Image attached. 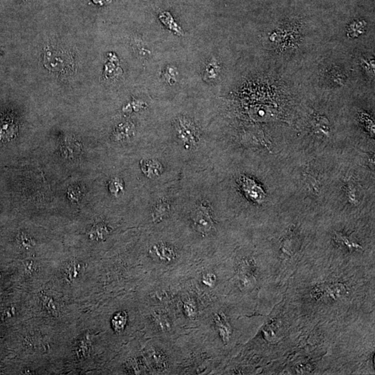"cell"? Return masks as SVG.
Returning a JSON list of instances; mask_svg holds the SVG:
<instances>
[{
  "mask_svg": "<svg viewBox=\"0 0 375 375\" xmlns=\"http://www.w3.org/2000/svg\"><path fill=\"white\" fill-rule=\"evenodd\" d=\"M216 326L219 329L220 335L225 341L229 340L231 331L229 325L223 315H217L215 317Z\"/></svg>",
  "mask_w": 375,
  "mask_h": 375,
  "instance_id": "7",
  "label": "cell"
},
{
  "mask_svg": "<svg viewBox=\"0 0 375 375\" xmlns=\"http://www.w3.org/2000/svg\"><path fill=\"white\" fill-rule=\"evenodd\" d=\"M109 190L115 195H118L123 190L122 183L119 178H114L109 184Z\"/></svg>",
  "mask_w": 375,
  "mask_h": 375,
  "instance_id": "9",
  "label": "cell"
},
{
  "mask_svg": "<svg viewBox=\"0 0 375 375\" xmlns=\"http://www.w3.org/2000/svg\"><path fill=\"white\" fill-rule=\"evenodd\" d=\"M216 282V277L213 274L208 273L204 275L203 283L208 287H212L215 285Z\"/></svg>",
  "mask_w": 375,
  "mask_h": 375,
  "instance_id": "11",
  "label": "cell"
},
{
  "mask_svg": "<svg viewBox=\"0 0 375 375\" xmlns=\"http://www.w3.org/2000/svg\"><path fill=\"white\" fill-rule=\"evenodd\" d=\"M108 233V230L106 229V227L102 225H98L93 230L91 235H93V237L96 238L97 240H98L103 239Z\"/></svg>",
  "mask_w": 375,
  "mask_h": 375,
  "instance_id": "10",
  "label": "cell"
},
{
  "mask_svg": "<svg viewBox=\"0 0 375 375\" xmlns=\"http://www.w3.org/2000/svg\"><path fill=\"white\" fill-rule=\"evenodd\" d=\"M17 130V126L12 120L0 121V140L9 141L15 136Z\"/></svg>",
  "mask_w": 375,
  "mask_h": 375,
  "instance_id": "4",
  "label": "cell"
},
{
  "mask_svg": "<svg viewBox=\"0 0 375 375\" xmlns=\"http://www.w3.org/2000/svg\"><path fill=\"white\" fill-rule=\"evenodd\" d=\"M185 306V310L186 313H187V314L189 315V316H192V315H194V313H195V311H194L193 307H192V305H191V303H186Z\"/></svg>",
  "mask_w": 375,
  "mask_h": 375,
  "instance_id": "13",
  "label": "cell"
},
{
  "mask_svg": "<svg viewBox=\"0 0 375 375\" xmlns=\"http://www.w3.org/2000/svg\"><path fill=\"white\" fill-rule=\"evenodd\" d=\"M140 168L145 175L150 178H157L163 172L162 164L156 160L142 159Z\"/></svg>",
  "mask_w": 375,
  "mask_h": 375,
  "instance_id": "2",
  "label": "cell"
},
{
  "mask_svg": "<svg viewBox=\"0 0 375 375\" xmlns=\"http://www.w3.org/2000/svg\"><path fill=\"white\" fill-rule=\"evenodd\" d=\"M127 323H128V315L124 311L117 313L111 319V325L117 333L122 332L124 330Z\"/></svg>",
  "mask_w": 375,
  "mask_h": 375,
  "instance_id": "6",
  "label": "cell"
},
{
  "mask_svg": "<svg viewBox=\"0 0 375 375\" xmlns=\"http://www.w3.org/2000/svg\"><path fill=\"white\" fill-rule=\"evenodd\" d=\"M194 227L202 233H206L211 230L213 222L208 212L198 211L193 218Z\"/></svg>",
  "mask_w": 375,
  "mask_h": 375,
  "instance_id": "3",
  "label": "cell"
},
{
  "mask_svg": "<svg viewBox=\"0 0 375 375\" xmlns=\"http://www.w3.org/2000/svg\"><path fill=\"white\" fill-rule=\"evenodd\" d=\"M43 300L45 308L47 310L51 311V312H56L57 311V308H56L55 303H53L52 299L49 298V297H45L44 298H43Z\"/></svg>",
  "mask_w": 375,
  "mask_h": 375,
  "instance_id": "12",
  "label": "cell"
},
{
  "mask_svg": "<svg viewBox=\"0 0 375 375\" xmlns=\"http://www.w3.org/2000/svg\"><path fill=\"white\" fill-rule=\"evenodd\" d=\"M84 270V265L79 262H73L67 265L65 270V275L69 281L75 280L81 275Z\"/></svg>",
  "mask_w": 375,
  "mask_h": 375,
  "instance_id": "5",
  "label": "cell"
},
{
  "mask_svg": "<svg viewBox=\"0 0 375 375\" xmlns=\"http://www.w3.org/2000/svg\"><path fill=\"white\" fill-rule=\"evenodd\" d=\"M169 211V208L166 205V204H158L154 208V213H153V218L154 220H160L165 218Z\"/></svg>",
  "mask_w": 375,
  "mask_h": 375,
  "instance_id": "8",
  "label": "cell"
},
{
  "mask_svg": "<svg viewBox=\"0 0 375 375\" xmlns=\"http://www.w3.org/2000/svg\"><path fill=\"white\" fill-rule=\"evenodd\" d=\"M150 255L153 259L162 263H171L176 259V252L171 246L166 244H156L150 249Z\"/></svg>",
  "mask_w": 375,
  "mask_h": 375,
  "instance_id": "1",
  "label": "cell"
}]
</instances>
